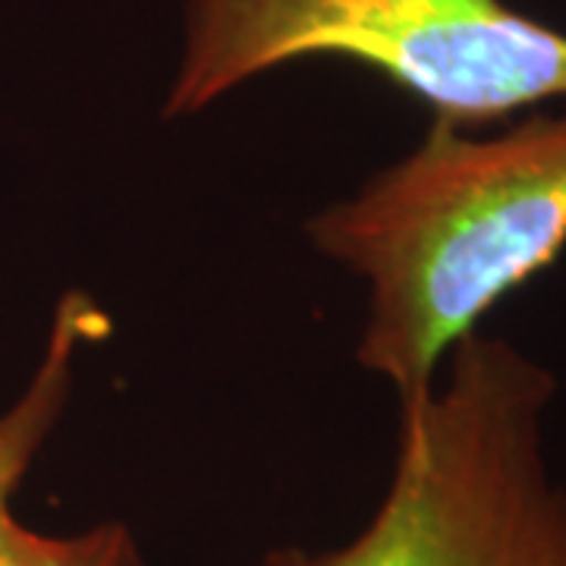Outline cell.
I'll return each mask as SVG.
<instances>
[{
    "label": "cell",
    "mask_w": 566,
    "mask_h": 566,
    "mask_svg": "<svg viewBox=\"0 0 566 566\" xmlns=\"http://www.w3.org/2000/svg\"><path fill=\"white\" fill-rule=\"evenodd\" d=\"M111 318L85 290H66L54 305L41 359L20 397L0 409V566H151L123 520H102L73 535H48L17 516V494L44 444L63 422L76 363L102 344Z\"/></svg>",
    "instance_id": "obj_4"
},
{
    "label": "cell",
    "mask_w": 566,
    "mask_h": 566,
    "mask_svg": "<svg viewBox=\"0 0 566 566\" xmlns=\"http://www.w3.org/2000/svg\"><path fill=\"white\" fill-rule=\"evenodd\" d=\"M444 378L400 406L385 497L337 547H274L259 566H566V482L547 460L551 368L465 334Z\"/></svg>",
    "instance_id": "obj_2"
},
{
    "label": "cell",
    "mask_w": 566,
    "mask_h": 566,
    "mask_svg": "<svg viewBox=\"0 0 566 566\" xmlns=\"http://www.w3.org/2000/svg\"><path fill=\"white\" fill-rule=\"evenodd\" d=\"M305 237L368 286L359 368L416 403L450 349L566 249V107L485 136L434 117Z\"/></svg>",
    "instance_id": "obj_1"
},
{
    "label": "cell",
    "mask_w": 566,
    "mask_h": 566,
    "mask_svg": "<svg viewBox=\"0 0 566 566\" xmlns=\"http://www.w3.org/2000/svg\"><path fill=\"white\" fill-rule=\"evenodd\" d=\"M308 57L378 70L457 126L566 102V32L504 0H182L161 117H196Z\"/></svg>",
    "instance_id": "obj_3"
}]
</instances>
